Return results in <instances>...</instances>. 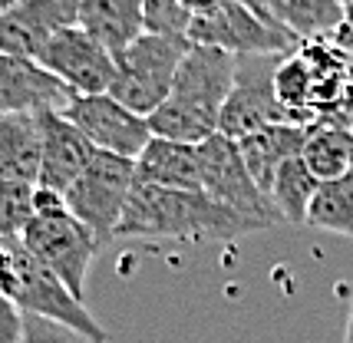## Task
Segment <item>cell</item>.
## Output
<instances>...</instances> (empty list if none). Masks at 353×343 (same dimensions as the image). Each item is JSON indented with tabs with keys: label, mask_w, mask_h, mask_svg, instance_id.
Returning a JSON list of instances; mask_svg holds the SVG:
<instances>
[{
	"label": "cell",
	"mask_w": 353,
	"mask_h": 343,
	"mask_svg": "<svg viewBox=\"0 0 353 343\" xmlns=\"http://www.w3.org/2000/svg\"><path fill=\"white\" fill-rule=\"evenodd\" d=\"M20 343H96V340H90L86 333L66 327L60 320H50V317L23 311V333H20Z\"/></svg>",
	"instance_id": "25"
},
{
	"label": "cell",
	"mask_w": 353,
	"mask_h": 343,
	"mask_svg": "<svg viewBox=\"0 0 353 343\" xmlns=\"http://www.w3.org/2000/svg\"><path fill=\"white\" fill-rule=\"evenodd\" d=\"M321 185L323 182L307 169V162L301 156L281 165L274 185H271V202L281 211L284 225H307L310 205L317 198Z\"/></svg>",
	"instance_id": "22"
},
{
	"label": "cell",
	"mask_w": 353,
	"mask_h": 343,
	"mask_svg": "<svg viewBox=\"0 0 353 343\" xmlns=\"http://www.w3.org/2000/svg\"><path fill=\"white\" fill-rule=\"evenodd\" d=\"M268 3H271V17L301 43L330 40L347 14L343 0H268Z\"/></svg>",
	"instance_id": "19"
},
{
	"label": "cell",
	"mask_w": 353,
	"mask_h": 343,
	"mask_svg": "<svg viewBox=\"0 0 353 343\" xmlns=\"http://www.w3.org/2000/svg\"><path fill=\"white\" fill-rule=\"evenodd\" d=\"M261 231V225L215 202L208 191L159 188L136 182L116 241H169V245H205V241H234L241 234Z\"/></svg>",
	"instance_id": "1"
},
{
	"label": "cell",
	"mask_w": 353,
	"mask_h": 343,
	"mask_svg": "<svg viewBox=\"0 0 353 343\" xmlns=\"http://www.w3.org/2000/svg\"><path fill=\"white\" fill-rule=\"evenodd\" d=\"M199 156H201V191H208L225 208L251 218L254 225H261V231L284 225L281 211L271 202V195L254 182L238 142L218 132L208 142H201Z\"/></svg>",
	"instance_id": "6"
},
{
	"label": "cell",
	"mask_w": 353,
	"mask_h": 343,
	"mask_svg": "<svg viewBox=\"0 0 353 343\" xmlns=\"http://www.w3.org/2000/svg\"><path fill=\"white\" fill-rule=\"evenodd\" d=\"M188 50H192V40L185 33L145 30L125 50L116 53V83L109 93L123 106L149 119L169 99Z\"/></svg>",
	"instance_id": "3"
},
{
	"label": "cell",
	"mask_w": 353,
	"mask_h": 343,
	"mask_svg": "<svg viewBox=\"0 0 353 343\" xmlns=\"http://www.w3.org/2000/svg\"><path fill=\"white\" fill-rule=\"evenodd\" d=\"M136 182L159 188L201 191V156L199 145L152 136V142L136 158Z\"/></svg>",
	"instance_id": "15"
},
{
	"label": "cell",
	"mask_w": 353,
	"mask_h": 343,
	"mask_svg": "<svg viewBox=\"0 0 353 343\" xmlns=\"http://www.w3.org/2000/svg\"><path fill=\"white\" fill-rule=\"evenodd\" d=\"M20 241L79 300L86 297V281H90L92 261H96V254H99L103 245L70 208L53 211V215H33Z\"/></svg>",
	"instance_id": "5"
},
{
	"label": "cell",
	"mask_w": 353,
	"mask_h": 343,
	"mask_svg": "<svg viewBox=\"0 0 353 343\" xmlns=\"http://www.w3.org/2000/svg\"><path fill=\"white\" fill-rule=\"evenodd\" d=\"M182 3V10L188 17H201V14H212L215 7H221L225 0H179Z\"/></svg>",
	"instance_id": "28"
},
{
	"label": "cell",
	"mask_w": 353,
	"mask_h": 343,
	"mask_svg": "<svg viewBox=\"0 0 353 343\" xmlns=\"http://www.w3.org/2000/svg\"><path fill=\"white\" fill-rule=\"evenodd\" d=\"M307 136H310V125L274 123V125H264L254 136H248V139L238 142V149H241V156H245L254 182H258L268 195H271V185H274L281 165L304 152Z\"/></svg>",
	"instance_id": "16"
},
{
	"label": "cell",
	"mask_w": 353,
	"mask_h": 343,
	"mask_svg": "<svg viewBox=\"0 0 353 343\" xmlns=\"http://www.w3.org/2000/svg\"><path fill=\"white\" fill-rule=\"evenodd\" d=\"M0 7H3V0H0Z\"/></svg>",
	"instance_id": "33"
},
{
	"label": "cell",
	"mask_w": 353,
	"mask_h": 343,
	"mask_svg": "<svg viewBox=\"0 0 353 343\" xmlns=\"http://www.w3.org/2000/svg\"><path fill=\"white\" fill-rule=\"evenodd\" d=\"M343 343H353V304H350V313H347V330H343Z\"/></svg>",
	"instance_id": "30"
},
{
	"label": "cell",
	"mask_w": 353,
	"mask_h": 343,
	"mask_svg": "<svg viewBox=\"0 0 353 343\" xmlns=\"http://www.w3.org/2000/svg\"><path fill=\"white\" fill-rule=\"evenodd\" d=\"M145 7V30L152 33H185L192 17L182 10L179 0H142Z\"/></svg>",
	"instance_id": "26"
},
{
	"label": "cell",
	"mask_w": 353,
	"mask_h": 343,
	"mask_svg": "<svg viewBox=\"0 0 353 343\" xmlns=\"http://www.w3.org/2000/svg\"><path fill=\"white\" fill-rule=\"evenodd\" d=\"M274 90H277L281 106L291 116V123H297V125L321 123V112L314 106V99H317V73H314L310 60L301 50L281 60V66H277V73H274Z\"/></svg>",
	"instance_id": "21"
},
{
	"label": "cell",
	"mask_w": 353,
	"mask_h": 343,
	"mask_svg": "<svg viewBox=\"0 0 353 343\" xmlns=\"http://www.w3.org/2000/svg\"><path fill=\"white\" fill-rule=\"evenodd\" d=\"M73 90L60 83L37 60L0 53V116L10 112H40V110H66Z\"/></svg>",
	"instance_id": "14"
},
{
	"label": "cell",
	"mask_w": 353,
	"mask_h": 343,
	"mask_svg": "<svg viewBox=\"0 0 353 343\" xmlns=\"http://www.w3.org/2000/svg\"><path fill=\"white\" fill-rule=\"evenodd\" d=\"M307 225L353 238V178L343 175L337 182H323L310 205Z\"/></svg>",
	"instance_id": "23"
},
{
	"label": "cell",
	"mask_w": 353,
	"mask_h": 343,
	"mask_svg": "<svg viewBox=\"0 0 353 343\" xmlns=\"http://www.w3.org/2000/svg\"><path fill=\"white\" fill-rule=\"evenodd\" d=\"M33 191L37 185L30 182L0 178V241L3 245H17L23 238L33 218Z\"/></svg>",
	"instance_id": "24"
},
{
	"label": "cell",
	"mask_w": 353,
	"mask_h": 343,
	"mask_svg": "<svg viewBox=\"0 0 353 343\" xmlns=\"http://www.w3.org/2000/svg\"><path fill=\"white\" fill-rule=\"evenodd\" d=\"M347 66H350V83H353V53H350V60H347Z\"/></svg>",
	"instance_id": "31"
},
{
	"label": "cell",
	"mask_w": 353,
	"mask_h": 343,
	"mask_svg": "<svg viewBox=\"0 0 353 343\" xmlns=\"http://www.w3.org/2000/svg\"><path fill=\"white\" fill-rule=\"evenodd\" d=\"M79 27L119 53L145 33V7L142 0H83Z\"/></svg>",
	"instance_id": "18"
},
{
	"label": "cell",
	"mask_w": 353,
	"mask_h": 343,
	"mask_svg": "<svg viewBox=\"0 0 353 343\" xmlns=\"http://www.w3.org/2000/svg\"><path fill=\"white\" fill-rule=\"evenodd\" d=\"M132 191H136V158L96 152L86 172L66 188V205L99 238V245H106L116 241Z\"/></svg>",
	"instance_id": "4"
},
{
	"label": "cell",
	"mask_w": 353,
	"mask_h": 343,
	"mask_svg": "<svg viewBox=\"0 0 353 343\" xmlns=\"http://www.w3.org/2000/svg\"><path fill=\"white\" fill-rule=\"evenodd\" d=\"M301 158L321 182H337L353 169V129L337 119H321L310 125L307 145Z\"/></svg>",
	"instance_id": "20"
},
{
	"label": "cell",
	"mask_w": 353,
	"mask_h": 343,
	"mask_svg": "<svg viewBox=\"0 0 353 343\" xmlns=\"http://www.w3.org/2000/svg\"><path fill=\"white\" fill-rule=\"evenodd\" d=\"M14 251H17V264H20V291H17L14 300L20 311L40 313V317H50V320H60L66 327L86 333V337L96 343L109 340V333L99 327V320L86 311V304H83L50 267L40 264L30 251L23 248V241H17Z\"/></svg>",
	"instance_id": "10"
},
{
	"label": "cell",
	"mask_w": 353,
	"mask_h": 343,
	"mask_svg": "<svg viewBox=\"0 0 353 343\" xmlns=\"http://www.w3.org/2000/svg\"><path fill=\"white\" fill-rule=\"evenodd\" d=\"M185 37L199 47H218L234 56H291L301 40L281 23L251 14L238 0H225L212 14L192 17Z\"/></svg>",
	"instance_id": "7"
},
{
	"label": "cell",
	"mask_w": 353,
	"mask_h": 343,
	"mask_svg": "<svg viewBox=\"0 0 353 343\" xmlns=\"http://www.w3.org/2000/svg\"><path fill=\"white\" fill-rule=\"evenodd\" d=\"M238 76V56L218 47H199L185 53L169 99L149 116L152 136L188 145H201L221 129V110Z\"/></svg>",
	"instance_id": "2"
},
{
	"label": "cell",
	"mask_w": 353,
	"mask_h": 343,
	"mask_svg": "<svg viewBox=\"0 0 353 343\" xmlns=\"http://www.w3.org/2000/svg\"><path fill=\"white\" fill-rule=\"evenodd\" d=\"M0 178L40 182V112L0 116Z\"/></svg>",
	"instance_id": "17"
},
{
	"label": "cell",
	"mask_w": 353,
	"mask_h": 343,
	"mask_svg": "<svg viewBox=\"0 0 353 343\" xmlns=\"http://www.w3.org/2000/svg\"><path fill=\"white\" fill-rule=\"evenodd\" d=\"M83 0H20L0 10V53L40 60L53 37L79 27Z\"/></svg>",
	"instance_id": "12"
},
{
	"label": "cell",
	"mask_w": 353,
	"mask_h": 343,
	"mask_svg": "<svg viewBox=\"0 0 353 343\" xmlns=\"http://www.w3.org/2000/svg\"><path fill=\"white\" fill-rule=\"evenodd\" d=\"M63 116L96 145V152H112L123 158H139L152 142V125L145 116L123 106L112 93L73 96Z\"/></svg>",
	"instance_id": "9"
},
{
	"label": "cell",
	"mask_w": 353,
	"mask_h": 343,
	"mask_svg": "<svg viewBox=\"0 0 353 343\" xmlns=\"http://www.w3.org/2000/svg\"><path fill=\"white\" fill-rule=\"evenodd\" d=\"M330 43L340 47L347 56L353 53V3H347V14H343V23H340V30L330 37Z\"/></svg>",
	"instance_id": "27"
},
{
	"label": "cell",
	"mask_w": 353,
	"mask_h": 343,
	"mask_svg": "<svg viewBox=\"0 0 353 343\" xmlns=\"http://www.w3.org/2000/svg\"><path fill=\"white\" fill-rule=\"evenodd\" d=\"M238 3H241V7H248L251 14L264 17V20H274V17H271V3H268V0H238ZM274 23H277V20H274Z\"/></svg>",
	"instance_id": "29"
},
{
	"label": "cell",
	"mask_w": 353,
	"mask_h": 343,
	"mask_svg": "<svg viewBox=\"0 0 353 343\" xmlns=\"http://www.w3.org/2000/svg\"><path fill=\"white\" fill-rule=\"evenodd\" d=\"M284 56H238V76L228 103L221 110V136L241 142L258 129L274 123H291L274 90V73Z\"/></svg>",
	"instance_id": "8"
},
{
	"label": "cell",
	"mask_w": 353,
	"mask_h": 343,
	"mask_svg": "<svg viewBox=\"0 0 353 343\" xmlns=\"http://www.w3.org/2000/svg\"><path fill=\"white\" fill-rule=\"evenodd\" d=\"M96 156L92 145L60 110H40V182L37 185L63 191L86 172Z\"/></svg>",
	"instance_id": "13"
},
{
	"label": "cell",
	"mask_w": 353,
	"mask_h": 343,
	"mask_svg": "<svg viewBox=\"0 0 353 343\" xmlns=\"http://www.w3.org/2000/svg\"><path fill=\"white\" fill-rule=\"evenodd\" d=\"M343 3H353V0H343Z\"/></svg>",
	"instance_id": "32"
},
{
	"label": "cell",
	"mask_w": 353,
	"mask_h": 343,
	"mask_svg": "<svg viewBox=\"0 0 353 343\" xmlns=\"http://www.w3.org/2000/svg\"><path fill=\"white\" fill-rule=\"evenodd\" d=\"M37 63L66 83L73 96L109 93L116 83V53L83 27H70L53 37Z\"/></svg>",
	"instance_id": "11"
}]
</instances>
